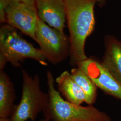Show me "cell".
Listing matches in <instances>:
<instances>
[{"mask_svg": "<svg viewBox=\"0 0 121 121\" xmlns=\"http://www.w3.org/2000/svg\"><path fill=\"white\" fill-rule=\"evenodd\" d=\"M64 0L70 41L69 65L75 67L78 62L88 58L85 52V43L95 28L94 9L98 0Z\"/></svg>", "mask_w": 121, "mask_h": 121, "instance_id": "obj_1", "label": "cell"}, {"mask_svg": "<svg viewBox=\"0 0 121 121\" xmlns=\"http://www.w3.org/2000/svg\"><path fill=\"white\" fill-rule=\"evenodd\" d=\"M49 101L43 111L44 118L49 121H112L106 112L93 105L83 106L64 99L55 87V80L50 70L47 73Z\"/></svg>", "mask_w": 121, "mask_h": 121, "instance_id": "obj_2", "label": "cell"}, {"mask_svg": "<svg viewBox=\"0 0 121 121\" xmlns=\"http://www.w3.org/2000/svg\"><path fill=\"white\" fill-rule=\"evenodd\" d=\"M26 59L34 60L43 66L48 65L39 48L22 37L14 27L2 24L0 29V70L4 69L7 63L20 67Z\"/></svg>", "mask_w": 121, "mask_h": 121, "instance_id": "obj_3", "label": "cell"}, {"mask_svg": "<svg viewBox=\"0 0 121 121\" xmlns=\"http://www.w3.org/2000/svg\"><path fill=\"white\" fill-rule=\"evenodd\" d=\"M22 97L15 105L11 121H35L39 113L43 112L49 101L48 93L40 87V79L38 74L33 77L24 69H22Z\"/></svg>", "mask_w": 121, "mask_h": 121, "instance_id": "obj_4", "label": "cell"}, {"mask_svg": "<svg viewBox=\"0 0 121 121\" xmlns=\"http://www.w3.org/2000/svg\"><path fill=\"white\" fill-rule=\"evenodd\" d=\"M35 41L46 60L53 65L59 64L69 57V36L48 25L39 17Z\"/></svg>", "mask_w": 121, "mask_h": 121, "instance_id": "obj_5", "label": "cell"}, {"mask_svg": "<svg viewBox=\"0 0 121 121\" xmlns=\"http://www.w3.org/2000/svg\"><path fill=\"white\" fill-rule=\"evenodd\" d=\"M39 17L35 4L10 0L6 9V23L35 41Z\"/></svg>", "mask_w": 121, "mask_h": 121, "instance_id": "obj_6", "label": "cell"}, {"mask_svg": "<svg viewBox=\"0 0 121 121\" xmlns=\"http://www.w3.org/2000/svg\"><path fill=\"white\" fill-rule=\"evenodd\" d=\"M97 87L106 94L121 100V83L106 69L95 57H90L77 64Z\"/></svg>", "mask_w": 121, "mask_h": 121, "instance_id": "obj_7", "label": "cell"}, {"mask_svg": "<svg viewBox=\"0 0 121 121\" xmlns=\"http://www.w3.org/2000/svg\"><path fill=\"white\" fill-rule=\"evenodd\" d=\"M35 3L39 19L64 32L66 22L64 0H35Z\"/></svg>", "mask_w": 121, "mask_h": 121, "instance_id": "obj_8", "label": "cell"}, {"mask_svg": "<svg viewBox=\"0 0 121 121\" xmlns=\"http://www.w3.org/2000/svg\"><path fill=\"white\" fill-rule=\"evenodd\" d=\"M104 52L101 62L104 67L121 83V41L113 35L104 39Z\"/></svg>", "mask_w": 121, "mask_h": 121, "instance_id": "obj_9", "label": "cell"}, {"mask_svg": "<svg viewBox=\"0 0 121 121\" xmlns=\"http://www.w3.org/2000/svg\"><path fill=\"white\" fill-rule=\"evenodd\" d=\"M55 81L58 91L65 100L77 105L86 103V97L83 91L72 78L68 71L62 72L56 77Z\"/></svg>", "mask_w": 121, "mask_h": 121, "instance_id": "obj_10", "label": "cell"}, {"mask_svg": "<svg viewBox=\"0 0 121 121\" xmlns=\"http://www.w3.org/2000/svg\"><path fill=\"white\" fill-rule=\"evenodd\" d=\"M16 93L13 82L4 70H0V118H9L15 105Z\"/></svg>", "mask_w": 121, "mask_h": 121, "instance_id": "obj_11", "label": "cell"}, {"mask_svg": "<svg viewBox=\"0 0 121 121\" xmlns=\"http://www.w3.org/2000/svg\"><path fill=\"white\" fill-rule=\"evenodd\" d=\"M70 73L72 78L83 91L86 97V103L93 105L97 99L98 87L86 73L78 67H73Z\"/></svg>", "mask_w": 121, "mask_h": 121, "instance_id": "obj_12", "label": "cell"}, {"mask_svg": "<svg viewBox=\"0 0 121 121\" xmlns=\"http://www.w3.org/2000/svg\"><path fill=\"white\" fill-rule=\"evenodd\" d=\"M10 2V0H0V24L6 23V9Z\"/></svg>", "mask_w": 121, "mask_h": 121, "instance_id": "obj_13", "label": "cell"}, {"mask_svg": "<svg viewBox=\"0 0 121 121\" xmlns=\"http://www.w3.org/2000/svg\"><path fill=\"white\" fill-rule=\"evenodd\" d=\"M15 1H18V2H23L28 3H31V4H35V0H11Z\"/></svg>", "mask_w": 121, "mask_h": 121, "instance_id": "obj_14", "label": "cell"}, {"mask_svg": "<svg viewBox=\"0 0 121 121\" xmlns=\"http://www.w3.org/2000/svg\"><path fill=\"white\" fill-rule=\"evenodd\" d=\"M109 0H98L97 3L100 6H102L106 3Z\"/></svg>", "mask_w": 121, "mask_h": 121, "instance_id": "obj_15", "label": "cell"}, {"mask_svg": "<svg viewBox=\"0 0 121 121\" xmlns=\"http://www.w3.org/2000/svg\"><path fill=\"white\" fill-rule=\"evenodd\" d=\"M0 121H11L9 118H0Z\"/></svg>", "mask_w": 121, "mask_h": 121, "instance_id": "obj_16", "label": "cell"}, {"mask_svg": "<svg viewBox=\"0 0 121 121\" xmlns=\"http://www.w3.org/2000/svg\"><path fill=\"white\" fill-rule=\"evenodd\" d=\"M39 121H49L47 120H46V119H41V120H39Z\"/></svg>", "mask_w": 121, "mask_h": 121, "instance_id": "obj_17", "label": "cell"}, {"mask_svg": "<svg viewBox=\"0 0 121 121\" xmlns=\"http://www.w3.org/2000/svg\"></svg>", "mask_w": 121, "mask_h": 121, "instance_id": "obj_18", "label": "cell"}, {"mask_svg": "<svg viewBox=\"0 0 121 121\" xmlns=\"http://www.w3.org/2000/svg\"></svg>", "mask_w": 121, "mask_h": 121, "instance_id": "obj_19", "label": "cell"}]
</instances>
